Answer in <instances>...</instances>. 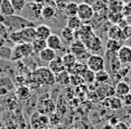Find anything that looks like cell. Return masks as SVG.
Masks as SVG:
<instances>
[{"label":"cell","instance_id":"cell-15","mask_svg":"<svg viewBox=\"0 0 131 129\" xmlns=\"http://www.w3.org/2000/svg\"><path fill=\"white\" fill-rule=\"evenodd\" d=\"M21 38H23V43H32L36 39V27L35 26H29L26 28H23L21 31Z\"/></svg>","mask_w":131,"mask_h":129},{"label":"cell","instance_id":"cell-27","mask_svg":"<svg viewBox=\"0 0 131 129\" xmlns=\"http://www.w3.org/2000/svg\"><path fill=\"white\" fill-rule=\"evenodd\" d=\"M111 79V75L106 70H102L95 73V82L99 84H108Z\"/></svg>","mask_w":131,"mask_h":129},{"label":"cell","instance_id":"cell-29","mask_svg":"<svg viewBox=\"0 0 131 129\" xmlns=\"http://www.w3.org/2000/svg\"><path fill=\"white\" fill-rule=\"evenodd\" d=\"M83 25V22L77 16H72V17H67V20H66V27L71 28L72 31L76 32L77 29L80 28Z\"/></svg>","mask_w":131,"mask_h":129},{"label":"cell","instance_id":"cell-10","mask_svg":"<svg viewBox=\"0 0 131 129\" xmlns=\"http://www.w3.org/2000/svg\"><path fill=\"white\" fill-rule=\"evenodd\" d=\"M84 45H85L86 49H88L91 54H99V55L103 51V47H104L102 39L96 35H94L93 37H91L86 43H84Z\"/></svg>","mask_w":131,"mask_h":129},{"label":"cell","instance_id":"cell-23","mask_svg":"<svg viewBox=\"0 0 131 129\" xmlns=\"http://www.w3.org/2000/svg\"><path fill=\"white\" fill-rule=\"evenodd\" d=\"M0 14L6 17L13 16V15L16 14L10 0H0Z\"/></svg>","mask_w":131,"mask_h":129},{"label":"cell","instance_id":"cell-35","mask_svg":"<svg viewBox=\"0 0 131 129\" xmlns=\"http://www.w3.org/2000/svg\"><path fill=\"white\" fill-rule=\"evenodd\" d=\"M14 45L16 44H20L23 43V38H21V33H20V31H14V32H10L9 35H8V39Z\"/></svg>","mask_w":131,"mask_h":129},{"label":"cell","instance_id":"cell-13","mask_svg":"<svg viewBox=\"0 0 131 129\" xmlns=\"http://www.w3.org/2000/svg\"><path fill=\"white\" fill-rule=\"evenodd\" d=\"M57 15V9L52 4H45L41 8L40 11V18L44 20H52L54 19Z\"/></svg>","mask_w":131,"mask_h":129},{"label":"cell","instance_id":"cell-9","mask_svg":"<svg viewBox=\"0 0 131 129\" xmlns=\"http://www.w3.org/2000/svg\"><path fill=\"white\" fill-rule=\"evenodd\" d=\"M95 35L94 29L90 24H85L83 23V25L80 27L79 29L75 32V39H80L83 43H86L91 37H93Z\"/></svg>","mask_w":131,"mask_h":129},{"label":"cell","instance_id":"cell-43","mask_svg":"<svg viewBox=\"0 0 131 129\" xmlns=\"http://www.w3.org/2000/svg\"><path fill=\"white\" fill-rule=\"evenodd\" d=\"M8 35H9V32H8L7 27H6L2 23H0V36H2L4 38L8 39Z\"/></svg>","mask_w":131,"mask_h":129},{"label":"cell","instance_id":"cell-5","mask_svg":"<svg viewBox=\"0 0 131 129\" xmlns=\"http://www.w3.org/2000/svg\"><path fill=\"white\" fill-rule=\"evenodd\" d=\"M29 125L31 129H46L50 125L49 117L38 111H34L29 117Z\"/></svg>","mask_w":131,"mask_h":129},{"label":"cell","instance_id":"cell-44","mask_svg":"<svg viewBox=\"0 0 131 129\" xmlns=\"http://www.w3.org/2000/svg\"><path fill=\"white\" fill-rule=\"evenodd\" d=\"M122 99V103L123 107H131V93H128L127 95H124Z\"/></svg>","mask_w":131,"mask_h":129},{"label":"cell","instance_id":"cell-25","mask_svg":"<svg viewBox=\"0 0 131 129\" xmlns=\"http://www.w3.org/2000/svg\"><path fill=\"white\" fill-rule=\"evenodd\" d=\"M47 67H48L54 74H57L59 72H63V71L66 70L64 66V64H63V62H62L61 56H57V57L54 58L50 63H48V66Z\"/></svg>","mask_w":131,"mask_h":129},{"label":"cell","instance_id":"cell-39","mask_svg":"<svg viewBox=\"0 0 131 129\" xmlns=\"http://www.w3.org/2000/svg\"><path fill=\"white\" fill-rule=\"evenodd\" d=\"M82 77H83L84 83H86V84H92V83L95 82V73L90 71L89 68L85 71V73L82 75Z\"/></svg>","mask_w":131,"mask_h":129},{"label":"cell","instance_id":"cell-4","mask_svg":"<svg viewBox=\"0 0 131 129\" xmlns=\"http://www.w3.org/2000/svg\"><path fill=\"white\" fill-rule=\"evenodd\" d=\"M34 54L32 52V46L30 43H20L16 44L13 47V53H11V58L10 61L17 62L23 58H27L29 56Z\"/></svg>","mask_w":131,"mask_h":129},{"label":"cell","instance_id":"cell-37","mask_svg":"<svg viewBox=\"0 0 131 129\" xmlns=\"http://www.w3.org/2000/svg\"><path fill=\"white\" fill-rule=\"evenodd\" d=\"M11 53H13V48L7 45L0 47V58L5 59V61H10L11 58Z\"/></svg>","mask_w":131,"mask_h":129},{"label":"cell","instance_id":"cell-24","mask_svg":"<svg viewBox=\"0 0 131 129\" xmlns=\"http://www.w3.org/2000/svg\"><path fill=\"white\" fill-rule=\"evenodd\" d=\"M38 56H39L41 62L47 63V64H48V63H50L54 58L57 57V54H56L55 51H53V49L48 48V47H46L45 49H43L39 54H38Z\"/></svg>","mask_w":131,"mask_h":129},{"label":"cell","instance_id":"cell-3","mask_svg":"<svg viewBox=\"0 0 131 129\" xmlns=\"http://www.w3.org/2000/svg\"><path fill=\"white\" fill-rule=\"evenodd\" d=\"M36 111L46 116H50L56 111V101L53 100L48 93H46L45 97H39L37 99Z\"/></svg>","mask_w":131,"mask_h":129},{"label":"cell","instance_id":"cell-14","mask_svg":"<svg viewBox=\"0 0 131 129\" xmlns=\"http://www.w3.org/2000/svg\"><path fill=\"white\" fill-rule=\"evenodd\" d=\"M46 43H47V47L53 51H55L56 53L58 51H62L63 49V41H62L61 36L56 35V34H52L48 38L46 39Z\"/></svg>","mask_w":131,"mask_h":129},{"label":"cell","instance_id":"cell-12","mask_svg":"<svg viewBox=\"0 0 131 129\" xmlns=\"http://www.w3.org/2000/svg\"><path fill=\"white\" fill-rule=\"evenodd\" d=\"M117 56L122 65L131 64V47L128 45H122L118 51Z\"/></svg>","mask_w":131,"mask_h":129},{"label":"cell","instance_id":"cell-48","mask_svg":"<svg viewBox=\"0 0 131 129\" xmlns=\"http://www.w3.org/2000/svg\"><path fill=\"white\" fill-rule=\"evenodd\" d=\"M6 42H7V39H6V38H4L2 36H0V47L4 46V45H6Z\"/></svg>","mask_w":131,"mask_h":129},{"label":"cell","instance_id":"cell-46","mask_svg":"<svg viewBox=\"0 0 131 129\" xmlns=\"http://www.w3.org/2000/svg\"><path fill=\"white\" fill-rule=\"evenodd\" d=\"M8 93H9V90H8L7 88H5V86H0V98L6 97Z\"/></svg>","mask_w":131,"mask_h":129},{"label":"cell","instance_id":"cell-6","mask_svg":"<svg viewBox=\"0 0 131 129\" xmlns=\"http://www.w3.org/2000/svg\"><path fill=\"white\" fill-rule=\"evenodd\" d=\"M86 66L88 68L94 73L102 70H105V61H104L103 56L99 54H91L89 59L86 61Z\"/></svg>","mask_w":131,"mask_h":129},{"label":"cell","instance_id":"cell-54","mask_svg":"<svg viewBox=\"0 0 131 129\" xmlns=\"http://www.w3.org/2000/svg\"><path fill=\"white\" fill-rule=\"evenodd\" d=\"M46 129H49V128H46Z\"/></svg>","mask_w":131,"mask_h":129},{"label":"cell","instance_id":"cell-34","mask_svg":"<svg viewBox=\"0 0 131 129\" xmlns=\"http://www.w3.org/2000/svg\"><path fill=\"white\" fill-rule=\"evenodd\" d=\"M31 46H32V52H34V54H39L41 51L45 49L47 47V43H46V41L36 38V39L31 43Z\"/></svg>","mask_w":131,"mask_h":129},{"label":"cell","instance_id":"cell-41","mask_svg":"<svg viewBox=\"0 0 131 129\" xmlns=\"http://www.w3.org/2000/svg\"><path fill=\"white\" fill-rule=\"evenodd\" d=\"M66 5H67V1H65V0H55L54 1V6L58 11H64Z\"/></svg>","mask_w":131,"mask_h":129},{"label":"cell","instance_id":"cell-50","mask_svg":"<svg viewBox=\"0 0 131 129\" xmlns=\"http://www.w3.org/2000/svg\"><path fill=\"white\" fill-rule=\"evenodd\" d=\"M124 19H126V22L128 25H131V15H129V16H127V17H124Z\"/></svg>","mask_w":131,"mask_h":129},{"label":"cell","instance_id":"cell-40","mask_svg":"<svg viewBox=\"0 0 131 129\" xmlns=\"http://www.w3.org/2000/svg\"><path fill=\"white\" fill-rule=\"evenodd\" d=\"M84 81H83V77L80 75H75V74H71V85L72 86H81L83 85Z\"/></svg>","mask_w":131,"mask_h":129},{"label":"cell","instance_id":"cell-52","mask_svg":"<svg viewBox=\"0 0 131 129\" xmlns=\"http://www.w3.org/2000/svg\"><path fill=\"white\" fill-rule=\"evenodd\" d=\"M129 129H131V126H129Z\"/></svg>","mask_w":131,"mask_h":129},{"label":"cell","instance_id":"cell-51","mask_svg":"<svg viewBox=\"0 0 131 129\" xmlns=\"http://www.w3.org/2000/svg\"><path fill=\"white\" fill-rule=\"evenodd\" d=\"M130 93H131V85H130Z\"/></svg>","mask_w":131,"mask_h":129},{"label":"cell","instance_id":"cell-38","mask_svg":"<svg viewBox=\"0 0 131 129\" xmlns=\"http://www.w3.org/2000/svg\"><path fill=\"white\" fill-rule=\"evenodd\" d=\"M108 19L113 25H119V23L124 19V16L122 15V13H109Z\"/></svg>","mask_w":131,"mask_h":129},{"label":"cell","instance_id":"cell-20","mask_svg":"<svg viewBox=\"0 0 131 129\" xmlns=\"http://www.w3.org/2000/svg\"><path fill=\"white\" fill-rule=\"evenodd\" d=\"M16 98L20 101H26L31 97V89L28 85H19L15 92Z\"/></svg>","mask_w":131,"mask_h":129},{"label":"cell","instance_id":"cell-47","mask_svg":"<svg viewBox=\"0 0 131 129\" xmlns=\"http://www.w3.org/2000/svg\"><path fill=\"white\" fill-rule=\"evenodd\" d=\"M32 2H35V4L37 5H45L46 4V0H32Z\"/></svg>","mask_w":131,"mask_h":129},{"label":"cell","instance_id":"cell-7","mask_svg":"<svg viewBox=\"0 0 131 129\" xmlns=\"http://www.w3.org/2000/svg\"><path fill=\"white\" fill-rule=\"evenodd\" d=\"M94 15H95V11L90 4H88V2H81V4H79L77 17H79L83 23L91 22V20L93 19Z\"/></svg>","mask_w":131,"mask_h":129},{"label":"cell","instance_id":"cell-32","mask_svg":"<svg viewBox=\"0 0 131 129\" xmlns=\"http://www.w3.org/2000/svg\"><path fill=\"white\" fill-rule=\"evenodd\" d=\"M108 9L109 13H122V9H123V4L120 0H109L108 2Z\"/></svg>","mask_w":131,"mask_h":129},{"label":"cell","instance_id":"cell-1","mask_svg":"<svg viewBox=\"0 0 131 129\" xmlns=\"http://www.w3.org/2000/svg\"><path fill=\"white\" fill-rule=\"evenodd\" d=\"M30 83L31 85H34V88L35 85L36 88H40L43 85L53 86L55 84V74L48 67L40 66L36 71L32 72Z\"/></svg>","mask_w":131,"mask_h":129},{"label":"cell","instance_id":"cell-11","mask_svg":"<svg viewBox=\"0 0 131 129\" xmlns=\"http://www.w3.org/2000/svg\"><path fill=\"white\" fill-rule=\"evenodd\" d=\"M101 103H102L103 107L110 108V109H112V110H120V109L123 108L122 99L115 97V95H112V97H108V98L102 99V100H101Z\"/></svg>","mask_w":131,"mask_h":129},{"label":"cell","instance_id":"cell-45","mask_svg":"<svg viewBox=\"0 0 131 129\" xmlns=\"http://www.w3.org/2000/svg\"><path fill=\"white\" fill-rule=\"evenodd\" d=\"M114 129H129V125H128L127 122H124V121L119 120L118 124L114 126Z\"/></svg>","mask_w":131,"mask_h":129},{"label":"cell","instance_id":"cell-8","mask_svg":"<svg viewBox=\"0 0 131 129\" xmlns=\"http://www.w3.org/2000/svg\"><path fill=\"white\" fill-rule=\"evenodd\" d=\"M105 66L109 67L110 73L111 74H115L118 73L119 70L121 68V63L119 61L117 53H111V52H105Z\"/></svg>","mask_w":131,"mask_h":129},{"label":"cell","instance_id":"cell-18","mask_svg":"<svg viewBox=\"0 0 131 129\" xmlns=\"http://www.w3.org/2000/svg\"><path fill=\"white\" fill-rule=\"evenodd\" d=\"M41 8H43V5H37V4H35V2H27V6H26V8L25 9H27V11H28V14L29 15H31V17H30V20L32 22V19L34 18H40V11H41ZM29 15L26 18H29Z\"/></svg>","mask_w":131,"mask_h":129},{"label":"cell","instance_id":"cell-2","mask_svg":"<svg viewBox=\"0 0 131 129\" xmlns=\"http://www.w3.org/2000/svg\"><path fill=\"white\" fill-rule=\"evenodd\" d=\"M1 23L7 27L9 33L14 31H21L23 28H26V27H29V26H35L34 22L20 16V15H13V16H9V17L4 16Z\"/></svg>","mask_w":131,"mask_h":129},{"label":"cell","instance_id":"cell-17","mask_svg":"<svg viewBox=\"0 0 131 129\" xmlns=\"http://www.w3.org/2000/svg\"><path fill=\"white\" fill-rule=\"evenodd\" d=\"M86 51L88 49H86L84 43L80 39H74L72 43L70 44V53H72L73 55H75V57L80 56L83 53H85Z\"/></svg>","mask_w":131,"mask_h":129},{"label":"cell","instance_id":"cell-31","mask_svg":"<svg viewBox=\"0 0 131 129\" xmlns=\"http://www.w3.org/2000/svg\"><path fill=\"white\" fill-rule=\"evenodd\" d=\"M105 48L106 52H111V53H118V51L120 49V47L122 46V43L119 41H114V39H109L105 42Z\"/></svg>","mask_w":131,"mask_h":129},{"label":"cell","instance_id":"cell-33","mask_svg":"<svg viewBox=\"0 0 131 129\" xmlns=\"http://www.w3.org/2000/svg\"><path fill=\"white\" fill-rule=\"evenodd\" d=\"M77 8H79V4H76V2H74V1L67 2L66 7H65V10H64L66 17L77 16Z\"/></svg>","mask_w":131,"mask_h":129},{"label":"cell","instance_id":"cell-21","mask_svg":"<svg viewBox=\"0 0 131 129\" xmlns=\"http://www.w3.org/2000/svg\"><path fill=\"white\" fill-rule=\"evenodd\" d=\"M52 34H53L52 28H50L49 26L45 25V24H43V25H38L36 27V38H38V39L46 41Z\"/></svg>","mask_w":131,"mask_h":129},{"label":"cell","instance_id":"cell-22","mask_svg":"<svg viewBox=\"0 0 131 129\" xmlns=\"http://www.w3.org/2000/svg\"><path fill=\"white\" fill-rule=\"evenodd\" d=\"M55 83H57L62 86L71 85V74L68 73V71L65 70L63 72L55 74Z\"/></svg>","mask_w":131,"mask_h":129},{"label":"cell","instance_id":"cell-26","mask_svg":"<svg viewBox=\"0 0 131 129\" xmlns=\"http://www.w3.org/2000/svg\"><path fill=\"white\" fill-rule=\"evenodd\" d=\"M61 58H62V62H63V64H64V66L65 68L68 71V70H71L74 65H75V63L77 62V59L75 57V55H73L72 53H65L63 56H61Z\"/></svg>","mask_w":131,"mask_h":129},{"label":"cell","instance_id":"cell-19","mask_svg":"<svg viewBox=\"0 0 131 129\" xmlns=\"http://www.w3.org/2000/svg\"><path fill=\"white\" fill-rule=\"evenodd\" d=\"M130 93V84L124 81H119L114 85V95L118 98H123L124 95Z\"/></svg>","mask_w":131,"mask_h":129},{"label":"cell","instance_id":"cell-28","mask_svg":"<svg viewBox=\"0 0 131 129\" xmlns=\"http://www.w3.org/2000/svg\"><path fill=\"white\" fill-rule=\"evenodd\" d=\"M61 38H62V41L71 44L74 39H75V32L65 26L64 28L61 31Z\"/></svg>","mask_w":131,"mask_h":129},{"label":"cell","instance_id":"cell-53","mask_svg":"<svg viewBox=\"0 0 131 129\" xmlns=\"http://www.w3.org/2000/svg\"><path fill=\"white\" fill-rule=\"evenodd\" d=\"M130 126H131V120H130Z\"/></svg>","mask_w":131,"mask_h":129},{"label":"cell","instance_id":"cell-30","mask_svg":"<svg viewBox=\"0 0 131 129\" xmlns=\"http://www.w3.org/2000/svg\"><path fill=\"white\" fill-rule=\"evenodd\" d=\"M88 70V66H86V63H82V62H76L75 65L68 70V73L70 74H75V75H80L82 76L83 74L85 73V71Z\"/></svg>","mask_w":131,"mask_h":129},{"label":"cell","instance_id":"cell-42","mask_svg":"<svg viewBox=\"0 0 131 129\" xmlns=\"http://www.w3.org/2000/svg\"><path fill=\"white\" fill-rule=\"evenodd\" d=\"M122 33H123L124 39L131 38V25H127L124 28H122Z\"/></svg>","mask_w":131,"mask_h":129},{"label":"cell","instance_id":"cell-49","mask_svg":"<svg viewBox=\"0 0 131 129\" xmlns=\"http://www.w3.org/2000/svg\"><path fill=\"white\" fill-rule=\"evenodd\" d=\"M102 129H114V126H112V125H110V124H106V125H104Z\"/></svg>","mask_w":131,"mask_h":129},{"label":"cell","instance_id":"cell-36","mask_svg":"<svg viewBox=\"0 0 131 129\" xmlns=\"http://www.w3.org/2000/svg\"><path fill=\"white\" fill-rule=\"evenodd\" d=\"M15 13H21L27 6V0H10Z\"/></svg>","mask_w":131,"mask_h":129},{"label":"cell","instance_id":"cell-16","mask_svg":"<svg viewBox=\"0 0 131 129\" xmlns=\"http://www.w3.org/2000/svg\"><path fill=\"white\" fill-rule=\"evenodd\" d=\"M106 35H108L109 39H114V41H119V42L124 41L122 29L118 25H111L108 28V31H106Z\"/></svg>","mask_w":131,"mask_h":129}]
</instances>
